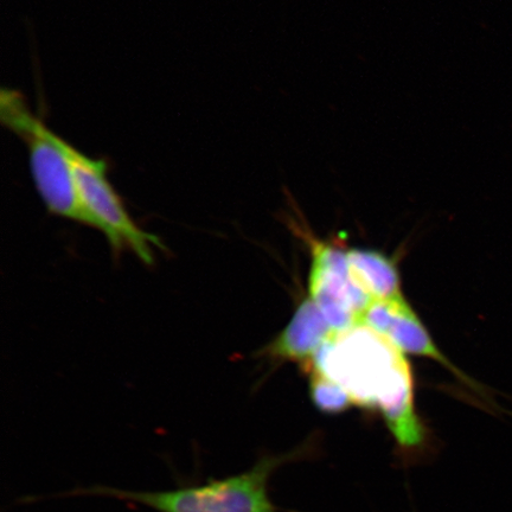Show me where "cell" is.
Listing matches in <instances>:
<instances>
[{
	"label": "cell",
	"instance_id": "obj_6",
	"mask_svg": "<svg viewBox=\"0 0 512 512\" xmlns=\"http://www.w3.org/2000/svg\"><path fill=\"white\" fill-rule=\"evenodd\" d=\"M362 324L389 339L401 352L432 358V360L443 364L467 386L484 396L485 400L494 405L498 411H502L501 407L496 405L495 400H491L488 396L489 389H485L482 384L470 379L447 360L405 298L374 302L364 313Z\"/></svg>",
	"mask_w": 512,
	"mask_h": 512
},
{
	"label": "cell",
	"instance_id": "obj_4",
	"mask_svg": "<svg viewBox=\"0 0 512 512\" xmlns=\"http://www.w3.org/2000/svg\"><path fill=\"white\" fill-rule=\"evenodd\" d=\"M83 207L91 216L93 228L106 236L115 258L130 251L146 266L155 264V248L165 249L158 236L145 232L128 214L123 200L107 176L104 159L85 155L66 140Z\"/></svg>",
	"mask_w": 512,
	"mask_h": 512
},
{
	"label": "cell",
	"instance_id": "obj_3",
	"mask_svg": "<svg viewBox=\"0 0 512 512\" xmlns=\"http://www.w3.org/2000/svg\"><path fill=\"white\" fill-rule=\"evenodd\" d=\"M0 120L28 147L31 175L49 213L93 228L81 202L66 140L31 111L16 89L3 88L0 93Z\"/></svg>",
	"mask_w": 512,
	"mask_h": 512
},
{
	"label": "cell",
	"instance_id": "obj_5",
	"mask_svg": "<svg viewBox=\"0 0 512 512\" xmlns=\"http://www.w3.org/2000/svg\"><path fill=\"white\" fill-rule=\"evenodd\" d=\"M312 265L310 298L323 313L332 330L342 332L362 324L373 304L351 279L347 253L330 243L309 238Z\"/></svg>",
	"mask_w": 512,
	"mask_h": 512
},
{
	"label": "cell",
	"instance_id": "obj_2",
	"mask_svg": "<svg viewBox=\"0 0 512 512\" xmlns=\"http://www.w3.org/2000/svg\"><path fill=\"white\" fill-rule=\"evenodd\" d=\"M306 447L279 456H262L239 475L163 491H136L94 485L64 496H93L144 505L157 512H278L270 498V480L287 463L305 458Z\"/></svg>",
	"mask_w": 512,
	"mask_h": 512
},
{
	"label": "cell",
	"instance_id": "obj_9",
	"mask_svg": "<svg viewBox=\"0 0 512 512\" xmlns=\"http://www.w3.org/2000/svg\"><path fill=\"white\" fill-rule=\"evenodd\" d=\"M310 370V395L313 405L325 414H339L347 411L354 402L345 389L330 377L315 368Z\"/></svg>",
	"mask_w": 512,
	"mask_h": 512
},
{
	"label": "cell",
	"instance_id": "obj_7",
	"mask_svg": "<svg viewBox=\"0 0 512 512\" xmlns=\"http://www.w3.org/2000/svg\"><path fill=\"white\" fill-rule=\"evenodd\" d=\"M337 334L309 297L297 307L290 322L280 334L258 352L271 361H291L310 364L329 339Z\"/></svg>",
	"mask_w": 512,
	"mask_h": 512
},
{
	"label": "cell",
	"instance_id": "obj_8",
	"mask_svg": "<svg viewBox=\"0 0 512 512\" xmlns=\"http://www.w3.org/2000/svg\"><path fill=\"white\" fill-rule=\"evenodd\" d=\"M352 281L373 302L402 297L398 266L381 252L354 248L347 252Z\"/></svg>",
	"mask_w": 512,
	"mask_h": 512
},
{
	"label": "cell",
	"instance_id": "obj_1",
	"mask_svg": "<svg viewBox=\"0 0 512 512\" xmlns=\"http://www.w3.org/2000/svg\"><path fill=\"white\" fill-rule=\"evenodd\" d=\"M306 367L337 382L354 405L379 409L389 431L406 430L419 419L406 358L367 325L337 332Z\"/></svg>",
	"mask_w": 512,
	"mask_h": 512
}]
</instances>
